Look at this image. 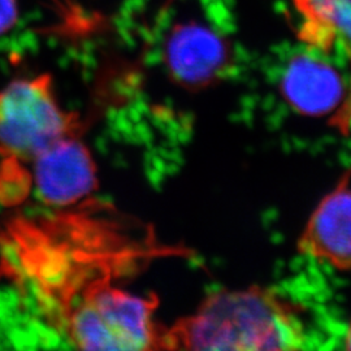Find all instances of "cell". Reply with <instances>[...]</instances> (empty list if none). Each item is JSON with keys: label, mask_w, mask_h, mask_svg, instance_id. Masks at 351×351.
Segmentation results:
<instances>
[{"label": "cell", "mask_w": 351, "mask_h": 351, "mask_svg": "<svg viewBox=\"0 0 351 351\" xmlns=\"http://www.w3.org/2000/svg\"><path fill=\"white\" fill-rule=\"evenodd\" d=\"M301 25L297 36L310 50L328 53L336 46L333 16L336 0H294Z\"/></svg>", "instance_id": "ba28073f"}, {"label": "cell", "mask_w": 351, "mask_h": 351, "mask_svg": "<svg viewBox=\"0 0 351 351\" xmlns=\"http://www.w3.org/2000/svg\"><path fill=\"white\" fill-rule=\"evenodd\" d=\"M17 19L16 0H0V36L12 27Z\"/></svg>", "instance_id": "30bf717a"}, {"label": "cell", "mask_w": 351, "mask_h": 351, "mask_svg": "<svg viewBox=\"0 0 351 351\" xmlns=\"http://www.w3.org/2000/svg\"><path fill=\"white\" fill-rule=\"evenodd\" d=\"M163 60L172 81L190 91L224 81L234 64L229 40L198 21L178 23L169 30L164 40Z\"/></svg>", "instance_id": "277c9868"}, {"label": "cell", "mask_w": 351, "mask_h": 351, "mask_svg": "<svg viewBox=\"0 0 351 351\" xmlns=\"http://www.w3.org/2000/svg\"><path fill=\"white\" fill-rule=\"evenodd\" d=\"M78 128L77 116L56 101L49 75L13 81L0 91V150L16 159L32 162Z\"/></svg>", "instance_id": "3957f363"}, {"label": "cell", "mask_w": 351, "mask_h": 351, "mask_svg": "<svg viewBox=\"0 0 351 351\" xmlns=\"http://www.w3.org/2000/svg\"><path fill=\"white\" fill-rule=\"evenodd\" d=\"M346 86L339 71L315 53L291 58L280 82L284 99L306 116L333 114L345 99Z\"/></svg>", "instance_id": "52a82bcc"}, {"label": "cell", "mask_w": 351, "mask_h": 351, "mask_svg": "<svg viewBox=\"0 0 351 351\" xmlns=\"http://www.w3.org/2000/svg\"><path fill=\"white\" fill-rule=\"evenodd\" d=\"M306 333L294 307L259 287L223 289L165 328L164 350H297Z\"/></svg>", "instance_id": "7a4b0ae2"}, {"label": "cell", "mask_w": 351, "mask_h": 351, "mask_svg": "<svg viewBox=\"0 0 351 351\" xmlns=\"http://www.w3.org/2000/svg\"><path fill=\"white\" fill-rule=\"evenodd\" d=\"M32 162L38 197L49 206H75L98 186L95 163L78 134L56 141Z\"/></svg>", "instance_id": "5b68a950"}, {"label": "cell", "mask_w": 351, "mask_h": 351, "mask_svg": "<svg viewBox=\"0 0 351 351\" xmlns=\"http://www.w3.org/2000/svg\"><path fill=\"white\" fill-rule=\"evenodd\" d=\"M336 43L339 42L350 64V81L346 86V95L339 110L332 114L330 125L348 136L351 130V0H336L333 16Z\"/></svg>", "instance_id": "9c48e42d"}, {"label": "cell", "mask_w": 351, "mask_h": 351, "mask_svg": "<svg viewBox=\"0 0 351 351\" xmlns=\"http://www.w3.org/2000/svg\"><path fill=\"white\" fill-rule=\"evenodd\" d=\"M351 168L319 202L297 242L302 255L351 269Z\"/></svg>", "instance_id": "8992f818"}, {"label": "cell", "mask_w": 351, "mask_h": 351, "mask_svg": "<svg viewBox=\"0 0 351 351\" xmlns=\"http://www.w3.org/2000/svg\"><path fill=\"white\" fill-rule=\"evenodd\" d=\"M50 217H16L1 236L0 272L73 346L133 350L150 329L155 302L117 287L152 258L186 249L137 234L98 204Z\"/></svg>", "instance_id": "6da1fadb"}, {"label": "cell", "mask_w": 351, "mask_h": 351, "mask_svg": "<svg viewBox=\"0 0 351 351\" xmlns=\"http://www.w3.org/2000/svg\"><path fill=\"white\" fill-rule=\"evenodd\" d=\"M345 348L348 350H351V323L348 330H346V336H345Z\"/></svg>", "instance_id": "8fae6325"}]
</instances>
